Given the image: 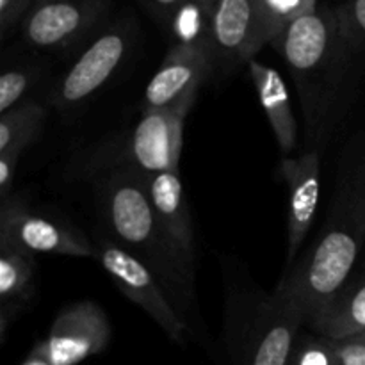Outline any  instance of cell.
<instances>
[{"label": "cell", "mask_w": 365, "mask_h": 365, "mask_svg": "<svg viewBox=\"0 0 365 365\" xmlns=\"http://www.w3.org/2000/svg\"><path fill=\"white\" fill-rule=\"evenodd\" d=\"M216 63L210 39L198 43H173L150 78L145 91V109L173 106L198 96L200 88Z\"/></svg>", "instance_id": "11"}, {"label": "cell", "mask_w": 365, "mask_h": 365, "mask_svg": "<svg viewBox=\"0 0 365 365\" xmlns=\"http://www.w3.org/2000/svg\"><path fill=\"white\" fill-rule=\"evenodd\" d=\"M253 2L259 11L269 43H273V39L289 24L316 9L319 4L317 0H253Z\"/></svg>", "instance_id": "19"}, {"label": "cell", "mask_w": 365, "mask_h": 365, "mask_svg": "<svg viewBox=\"0 0 365 365\" xmlns=\"http://www.w3.org/2000/svg\"><path fill=\"white\" fill-rule=\"evenodd\" d=\"M96 259L114 285L152 317L153 323L177 344H184L187 337V323L177 310L166 289L145 262L132 255L118 241L102 237L96 242Z\"/></svg>", "instance_id": "5"}, {"label": "cell", "mask_w": 365, "mask_h": 365, "mask_svg": "<svg viewBox=\"0 0 365 365\" xmlns=\"http://www.w3.org/2000/svg\"><path fill=\"white\" fill-rule=\"evenodd\" d=\"M46 109L38 102H21L0 114V153L25 152L43 132Z\"/></svg>", "instance_id": "18"}, {"label": "cell", "mask_w": 365, "mask_h": 365, "mask_svg": "<svg viewBox=\"0 0 365 365\" xmlns=\"http://www.w3.org/2000/svg\"><path fill=\"white\" fill-rule=\"evenodd\" d=\"M339 365H365V331L334 341Z\"/></svg>", "instance_id": "24"}, {"label": "cell", "mask_w": 365, "mask_h": 365, "mask_svg": "<svg viewBox=\"0 0 365 365\" xmlns=\"http://www.w3.org/2000/svg\"><path fill=\"white\" fill-rule=\"evenodd\" d=\"M305 324L314 334L334 341L365 331V262L353 269L342 287Z\"/></svg>", "instance_id": "15"}, {"label": "cell", "mask_w": 365, "mask_h": 365, "mask_svg": "<svg viewBox=\"0 0 365 365\" xmlns=\"http://www.w3.org/2000/svg\"><path fill=\"white\" fill-rule=\"evenodd\" d=\"M191 2L198 4V6H202V7H205V9L212 11V9H214V6H216L217 0H191Z\"/></svg>", "instance_id": "28"}, {"label": "cell", "mask_w": 365, "mask_h": 365, "mask_svg": "<svg viewBox=\"0 0 365 365\" xmlns=\"http://www.w3.org/2000/svg\"><path fill=\"white\" fill-rule=\"evenodd\" d=\"M103 214L116 241L153 271L180 314L195 294V262L175 246L160 227L139 171L121 168L102 189Z\"/></svg>", "instance_id": "3"}, {"label": "cell", "mask_w": 365, "mask_h": 365, "mask_svg": "<svg viewBox=\"0 0 365 365\" xmlns=\"http://www.w3.org/2000/svg\"><path fill=\"white\" fill-rule=\"evenodd\" d=\"M271 45L285 61L298 89L310 141H319L330 128L344 88L351 52L342 39L335 9H316L289 24Z\"/></svg>", "instance_id": "2"}, {"label": "cell", "mask_w": 365, "mask_h": 365, "mask_svg": "<svg viewBox=\"0 0 365 365\" xmlns=\"http://www.w3.org/2000/svg\"><path fill=\"white\" fill-rule=\"evenodd\" d=\"M335 14L346 45L353 53H365V0H342Z\"/></svg>", "instance_id": "21"}, {"label": "cell", "mask_w": 365, "mask_h": 365, "mask_svg": "<svg viewBox=\"0 0 365 365\" xmlns=\"http://www.w3.org/2000/svg\"><path fill=\"white\" fill-rule=\"evenodd\" d=\"M110 6L113 0H36L21 24V36L32 48H71L98 29Z\"/></svg>", "instance_id": "7"}, {"label": "cell", "mask_w": 365, "mask_h": 365, "mask_svg": "<svg viewBox=\"0 0 365 365\" xmlns=\"http://www.w3.org/2000/svg\"><path fill=\"white\" fill-rule=\"evenodd\" d=\"M113 327L106 310L91 299L57 314L43 341L34 346L52 365H78L109 346Z\"/></svg>", "instance_id": "10"}, {"label": "cell", "mask_w": 365, "mask_h": 365, "mask_svg": "<svg viewBox=\"0 0 365 365\" xmlns=\"http://www.w3.org/2000/svg\"><path fill=\"white\" fill-rule=\"evenodd\" d=\"M143 180L160 227L175 246L195 262V230L178 171L143 175Z\"/></svg>", "instance_id": "14"}, {"label": "cell", "mask_w": 365, "mask_h": 365, "mask_svg": "<svg viewBox=\"0 0 365 365\" xmlns=\"http://www.w3.org/2000/svg\"><path fill=\"white\" fill-rule=\"evenodd\" d=\"M39 77L36 68H11L0 77V114L20 106Z\"/></svg>", "instance_id": "22"}, {"label": "cell", "mask_w": 365, "mask_h": 365, "mask_svg": "<svg viewBox=\"0 0 365 365\" xmlns=\"http://www.w3.org/2000/svg\"><path fill=\"white\" fill-rule=\"evenodd\" d=\"M21 153L24 152H16V150L0 153V203L13 196L14 177H16V168Z\"/></svg>", "instance_id": "25"}, {"label": "cell", "mask_w": 365, "mask_h": 365, "mask_svg": "<svg viewBox=\"0 0 365 365\" xmlns=\"http://www.w3.org/2000/svg\"><path fill=\"white\" fill-rule=\"evenodd\" d=\"M248 71L278 146L287 155L298 146V121L292 113L287 84L273 66L260 63L257 57L248 63Z\"/></svg>", "instance_id": "17"}, {"label": "cell", "mask_w": 365, "mask_h": 365, "mask_svg": "<svg viewBox=\"0 0 365 365\" xmlns=\"http://www.w3.org/2000/svg\"><path fill=\"white\" fill-rule=\"evenodd\" d=\"M364 245L365 138H355L342 153L327 223L309 253L285 271L278 287L298 299L309 321L348 280Z\"/></svg>", "instance_id": "1"}, {"label": "cell", "mask_w": 365, "mask_h": 365, "mask_svg": "<svg viewBox=\"0 0 365 365\" xmlns=\"http://www.w3.org/2000/svg\"><path fill=\"white\" fill-rule=\"evenodd\" d=\"M280 177L287 189V264L289 271L298 259L314 221L321 192V157L317 150L284 157L280 163Z\"/></svg>", "instance_id": "12"}, {"label": "cell", "mask_w": 365, "mask_h": 365, "mask_svg": "<svg viewBox=\"0 0 365 365\" xmlns=\"http://www.w3.org/2000/svg\"><path fill=\"white\" fill-rule=\"evenodd\" d=\"M196 96L159 109H145L128 139L125 159L143 175L178 171L184 125Z\"/></svg>", "instance_id": "8"}, {"label": "cell", "mask_w": 365, "mask_h": 365, "mask_svg": "<svg viewBox=\"0 0 365 365\" xmlns=\"http://www.w3.org/2000/svg\"><path fill=\"white\" fill-rule=\"evenodd\" d=\"M187 2V0H139L143 7L159 21L160 25L170 29L171 21L177 16L178 11L182 9V6Z\"/></svg>", "instance_id": "26"}, {"label": "cell", "mask_w": 365, "mask_h": 365, "mask_svg": "<svg viewBox=\"0 0 365 365\" xmlns=\"http://www.w3.org/2000/svg\"><path fill=\"white\" fill-rule=\"evenodd\" d=\"M307 316L298 299L277 287L257 310L245 335L237 365H287L289 355Z\"/></svg>", "instance_id": "9"}, {"label": "cell", "mask_w": 365, "mask_h": 365, "mask_svg": "<svg viewBox=\"0 0 365 365\" xmlns=\"http://www.w3.org/2000/svg\"><path fill=\"white\" fill-rule=\"evenodd\" d=\"M287 365H339L334 339L317 334H299Z\"/></svg>", "instance_id": "20"}, {"label": "cell", "mask_w": 365, "mask_h": 365, "mask_svg": "<svg viewBox=\"0 0 365 365\" xmlns=\"http://www.w3.org/2000/svg\"><path fill=\"white\" fill-rule=\"evenodd\" d=\"M134 39L135 29L130 18H118L106 25L53 86L52 106L61 113L81 109L127 61Z\"/></svg>", "instance_id": "4"}, {"label": "cell", "mask_w": 365, "mask_h": 365, "mask_svg": "<svg viewBox=\"0 0 365 365\" xmlns=\"http://www.w3.org/2000/svg\"><path fill=\"white\" fill-rule=\"evenodd\" d=\"M0 241H7L32 255L93 259L96 245L66 221L34 212L18 196L0 203Z\"/></svg>", "instance_id": "6"}, {"label": "cell", "mask_w": 365, "mask_h": 365, "mask_svg": "<svg viewBox=\"0 0 365 365\" xmlns=\"http://www.w3.org/2000/svg\"><path fill=\"white\" fill-rule=\"evenodd\" d=\"M20 365H52V364H50L48 360H46L45 356L38 351V349L32 348V351L29 353L27 359H25Z\"/></svg>", "instance_id": "27"}, {"label": "cell", "mask_w": 365, "mask_h": 365, "mask_svg": "<svg viewBox=\"0 0 365 365\" xmlns=\"http://www.w3.org/2000/svg\"><path fill=\"white\" fill-rule=\"evenodd\" d=\"M267 43L253 0H217L210 13V45L216 61L227 66L250 63Z\"/></svg>", "instance_id": "13"}, {"label": "cell", "mask_w": 365, "mask_h": 365, "mask_svg": "<svg viewBox=\"0 0 365 365\" xmlns=\"http://www.w3.org/2000/svg\"><path fill=\"white\" fill-rule=\"evenodd\" d=\"M38 264L32 253L0 241V342L11 323L24 312L36 291Z\"/></svg>", "instance_id": "16"}, {"label": "cell", "mask_w": 365, "mask_h": 365, "mask_svg": "<svg viewBox=\"0 0 365 365\" xmlns=\"http://www.w3.org/2000/svg\"><path fill=\"white\" fill-rule=\"evenodd\" d=\"M36 0H0V38L6 41L14 29L21 27Z\"/></svg>", "instance_id": "23"}]
</instances>
